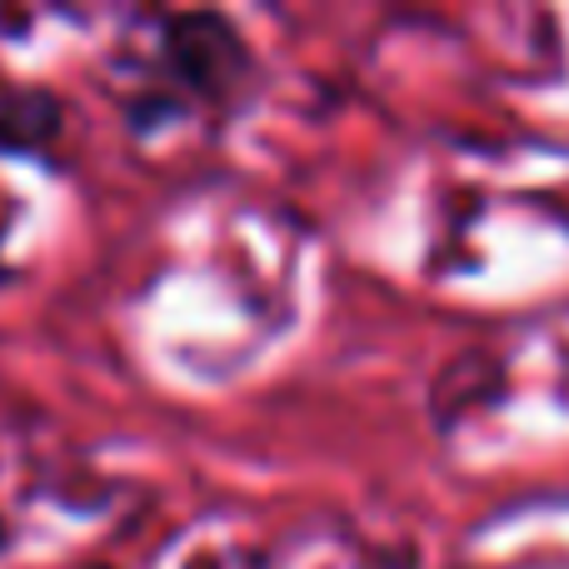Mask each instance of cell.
Returning a JSON list of instances; mask_svg holds the SVG:
<instances>
[{"label":"cell","instance_id":"cell-1","mask_svg":"<svg viewBox=\"0 0 569 569\" xmlns=\"http://www.w3.org/2000/svg\"><path fill=\"white\" fill-rule=\"evenodd\" d=\"M176 60L186 66V76L196 80L200 90H220L230 86V76L240 70V46H236V30L220 26V20L200 16L176 26Z\"/></svg>","mask_w":569,"mask_h":569}]
</instances>
